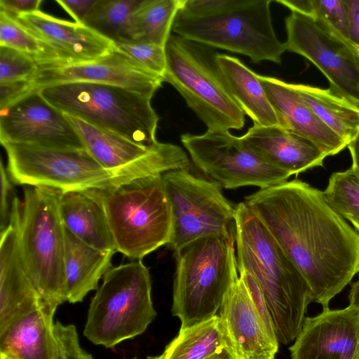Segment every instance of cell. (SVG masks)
<instances>
[{
	"label": "cell",
	"mask_w": 359,
	"mask_h": 359,
	"mask_svg": "<svg viewBox=\"0 0 359 359\" xmlns=\"http://www.w3.org/2000/svg\"><path fill=\"white\" fill-rule=\"evenodd\" d=\"M241 138L262 158L290 175L323 166L327 157L312 141L279 126L254 125Z\"/></svg>",
	"instance_id": "21"
},
{
	"label": "cell",
	"mask_w": 359,
	"mask_h": 359,
	"mask_svg": "<svg viewBox=\"0 0 359 359\" xmlns=\"http://www.w3.org/2000/svg\"><path fill=\"white\" fill-rule=\"evenodd\" d=\"M291 359H344L359 353V311L323 309L306 317L289 348Z\"/></svg>",
	"instance_id": "18"
},
{
	"label": "cell",
	"mask_w": 359,
	"mask_h": 359,
	"mask_svg": "<svg viewBox=\"0 0 359 359\" xmlns=\"http://www.w3.org/2000/svg\"><path fill=\"white\" fill-rule=\"evenodd\" d=\"M35 90L31 81L0 83V108H6Z\"/></svg>",
	"instance_id": "39"
},
{
	"label": "cell",
	"mask_w": 359,
	"mask_h": 359,
	"mask_svg": "<svg viewBox=\"0 0 359 359\" xmlns=\"http://www.w3.org/2000/svg\"><path fill=\"white\" fill-rule=\"evenodd\" d=\"M175 257L171 311L184 328L217 315L239 278L234 231L198 239Z\"/></svg>",
	"instance_id": "4"
},
{
	"label": "cell",
	"mask_w": 359,
	"mask_h": 359,
	"mask_svg": "<svg viewBox=\"0 0 359 359\" xmlns=\"http://www.w3.org/2000/svg\"><path fill=\"white\" fill-rule=\"evenodd\" d=\"M163 82L171 84L208 130H240L245 114L218 69L212 48L171 34L165 44Z\"/></svg>",
	"instance_id": "8"
},
{
	"label": "cell",
	"mask_w": 359,
	"mask_h": 359,
	"mask_svg": "<svg viewBox=\"0 0 359 359\" xmlns=\"http://www.w3.org/2000/svg\"><path fill=\"white\" fill-rule=\"evenodd\" d=\"M59 212L64 226L81 241L117 252L104 208L88 191H62Z\"/></svg>",
	"instance_id": "24"
},
{
	"label": "cell",
	"mask_w": 359,
	"mask_h": 359,
	"mask_svg": "<svg viewBox=\"0 0 359 359\" xmlns=\"http://www.w3.org/2000/svg\"><path fill=\"white\" fill-rule=\"evenodd\" d=\"M0 332L41 300L21 264L15 231L0 233ZM46 301V300H45Z\"/></svg>",
	"instance_id": "23"
},
{
	"label": "cell",
	"mask_w": 359,
	"mask_h": 359,
	"mask_svg": "<svg viewBox=\"0 0 359 359\" xmlns=\"http://www.w3.org/2000/svg\"><path fill=\"white\" fill-rule=\"evenodd\" d=\"M1 359H13V358L1 354Z\"/></svg>",
	"instance_id": "50"
},
{
	"label": "cell",
	"mask_w": 359,
	"mask_h": 359,
	"mask_svg": "<svg viewBox=\"0 0 359 359\" xmlns=\"http://www.w3.org/2000/svg\"><path fill=\"white\" fill-rule=\"evenodd\" d=\"M161 179L172 217L167 246L174 255L198 239L233 233L236 206L223 195L219 184L194 175L189 168L167 171Z\"/></svg>",
	"instance_id": "10"
},
{
	"label": "cell",
	"mask_w": 359,
	"mask_h": 359,
	"mask_svg": "<svg viewBox=\"0 0 359 359\" xmlns=\"http://www.w3.org/2000/svg\"><path fill=\"white\" fill-rule=\"evenodd\" d=\"M347 147L350 151L352 160L351 168L359 179V133L348 144Z\"/></svg>",
	"instance_id": "44"
},
{
	"label": "cell",
	"mask_w": 359,
	"mask_h": 359,
	"mask_svg": "<svg viewBox=\"0 0 359 359\" xmlns=\"http://www.w3.org/2000/svg\"><path fill=\"white\" fill-rule=\"evenodd\" d=\"M183 0H142L133 13L128 38L165 46Z\"/></svg>",
	"instance_id": "29"
},
{
	"label": "cell",
	"mask_w": 359,
	"mask_h": 359,
	"mask_svg": "<svg viewBox=\"0 0 359 359\" xmlns=\"http://www.w3.org/2000/svg\"><path fill=\"white\" fill-rule=\"evenodd\" d=\"M212 359H229V358L227 357L226 353H224L222 354H220L219 355H217V356L212 358Z\"/></svg>",
	"instance_id": "47"
},
{
	"label": "cell",
	"mask_w": 359,
	"mask_h": 359,
	"mask_svg": "<svg viewBox=\"0 0 359 359\" xmlns=\"http://www.w3.org/2000/svg\"><path fill=\"white\" fill-rule=\"evenodd\" d=\"M7 172L13 183L82 191L114 186L111 175L86 150L6 143Z\"/></svg>",
	"instance_id": "11"
},
{
	"label": "cell",
	"mask_w": 359,
	"mask_h": 359,
	"mask_svg": "<svg viewBox=\"0 0 359 359\" xmlns=\"http://www.w3.org/2000/svg\"><path fill=\"white\" fill-rule=\"evenodd\" d=\"M349 13L348 42L359 53V0H344Z\"/></svg>",
	"instance_id": "42"
},
{
	"label": "cell",
	"mask_w": 359,
	"mask_h": 359,
	"mask_svg": "<svg viewBox=\"0 0 359 359\" xmlns=\"http://www.w3.org/2000/svg\"><path fill=\"white\" fill-rule=\"evenodd\" d=\"M58 305L41 300L0 332V354L13 359H53V316Z\"/></svg>",
	"instance_id": "22"
},
{
	"label": "cell",
	"mask_w": 359,
	"mask_h": 359,
	"mask_svg": "<svg viewBox=\"0 0 359 359\" xmlns=\"http://www.w3.org/2000/svg\"><path fill=\"white\" fill-rule=\"evenodd\" d=\"M116 252L94 248L65 227V276L66 298L81 302L87 294L98 289L100 278L111 268Z\"/></svg>",
	"instance_id": "25"
},
{
	"label": "cell",
	"mask_w": 359,
	"mask_h": 359,
	"mask_svg": "<svg viewBox=\"0 0 359 359\" xmlns=\"http://www.w3.org/2000/svg\"><path fill=\"white\" fill-rule=\"evenodd\" d=\"M31 82L35 90L62 83H93L123 87L152 97L163 80L115 48L92 60L39 67Z\"/></svg>",
	"instance_id": "16"
},
{
	"label": "cell",
	"mask_w": 359,
	"mask_h": 359,
	"mask_svg": "<svg viewBox=\"0 0 359 359\" xmlns=\"http://www.w3.org/2000/svg\"><path fill=\"white\" fill-rule=\"evenodd\" d=\"M54 348L53 359H94L83 350L79 341L76 327L57 321L53 325Z\"/></svg>",
	"instance_id": "36"
},
{
	"label": "cell",
	"mask_w": 359,
	"mask_h": 359,
	"mask_svg": "<svg viewBox=\"0 0 359 359\" xmlns=\"http://www.w3.org/2000/svg\"><path fill=\"white\" fill-rule=\"evenodd\" d=\"M162 354L161 355H156V356H148L147 359H162ZM133 359H137V358H134Z\"/></svg>",
	"instance_id": "48"
},
{
	"label": "cell",
	"mask_w": 359,
	"mask_h": 359,
	"mask_svg": "<svg viewBox=\"0 0 359 359\" xmlns=\"http://www.w3.org/2000/svg\"><path fill=\"white\" fill-rule=\"evenodd\" d=\"M0 142L86 150L65 116L34 90L0 111Z\"/></svg>",
	"instance_id": "15"
},
{
	"label": "cell",
	"mask_w": 359,
	"mask_h": 359,
	"mask_svg": "<svg viewBox=\"0 0 359 359\" xmlns=\"http://www.w3.org/2000/svg\"><path fill=\"white\" fill-rule=\"evenodd\" d=\"M86 191L102 203L117 252L142 260L169 243L172 211L161 175Z\"/></svg>",
	"instance_id": "5"
},
{
	"label": "cell",
	"mask_w": 359,
	"mask_h": 359,
	"mask_svg": "<svg viewBox=\"0 0 359 359\" xmlns=\"http://www.w3.org/2000/svg\"><path fill=\"white\" fill-rule=\"evenodd\" d=\"M344 359H359V353L353 356L346 357Z\"/></svg>",
	"instance_id": "49"
},
{
	"label": "cell",
	"mask_w": 359,
	"mask_h": 359,
	"mask_svg": "<svg viewBox=\"0 0 359 359\" xmlns=\"http://www.w3.org/2000/svg\"><path fill=\"white\" fill-rule=\"evenodd\" d=\"M142 0H97L83 24L114 43L128 38L132 15Z\"/></svg>",
	"instance_id": "31"
},
{
	"label": "cell",
	"mask_w": 359,
	"mask_h": 359,
	"mask_svg": "<svg viewBox=\"0 0 359 359\" xmlns=\"http://www.w3.org/2000/svg\"><path fill=\"white\" fill-rule=\"evenodd\" d=\"M64 115L85 149L111 175L114 186L189 168L186 152L177 145L157 142L149 147L143 146L76 117Z\"/></svg>",
	"instance_id": "13"
},
{
	"label": "cell",
	"mask_w": 359,
	"mask_h": 359,
	"mask_svg": "<svg viewBox=\"0 0 359 359\" xmlns=\"http://www.w3.org/2000/svg\"><path fill=\"white\" fill-rule=\"evenodd\" d=\"M1 198H0V233L10 224L13 200V182L9 177L2 161L0 163Z\"/></svg>",
	"instance_id": "37"
},
{
	"label": "cell",
	"mask_w": 359,
	"mask_h": 359,
	"mask_svg": "<svg viewBox=\"0 0 359 359\" xmlns=\"http://www.w3.org/2000/svg\"><path fill=\"white\" fill-rule=\"evenodd\" d=\"M224 353L229 359H275L279 342L268 329L239 276L219 310Z\"/></svg>",
	"instance_id": "17"
},
{
	"label": "cell",
	"mask_w": 359,
	"mask_h": 359,
	"mask_svg": "<svg viewBox=\"0 0 359 359\" xmlns=\"http://www.w3.org/2000/svg\"><path fill=\"white\" fill-rule=\"evenodd\" d=\"M234 236L238 270L257 281L272 317L277 339L288 344L299 333L313 302L305 278L267 228L245 204L236 205Z\"/></svg>",
	"instance_id": "2"
},
{
	"label": "cell",
	"mask_w": 359,
	"mask_h": 359,
	"mask_svg": "<svg viewBox=\"0 0 359 359\" xmlns=\"http://www.w3.org/2000/svg\"><path fill=\"white\" fill-rule=\"evenodd\" d=\"M316 19L348 41L349 13L344 0H313Z\"/></svg>",
	"instance_id": "35"
},
{
	"label": "cell",
	"mask_w": 359,
	"mask_h": 359,
	"mask_svg": "<svg viewBox=\"0 0 359 359\" xmlns=\"http://www.w3.org/2000/svg\"><path fill=\"white\" fill-rule=\"evenodd\" d=\"M224 353L218 315L180 328L165 347L162 359H212Z\"/></svg>",
	"instance_id": "28"
},
{
	"label": "cell",
	"mask_w": 359,
	"mask_h": 359,
	"mask_svg": "<svg viewBox=\"0 0 359 359\" xmlns=\"http://www.w3.org/2000/svg\"><path fill=\"white\" fill-rule=\"evenodd\" d=\"M39 65L28 55L0 46V83L32 81Z\"/></svg>",
	"instance_id": "34"
},
{
	"label": "cell",
	"mask_w": 359,
	"mask_h": 359,
	"mask_svg": "<svg viewBox=\"0 0 359 359\" xmlns=\"http://www.w3.org/2000/svg\"><path fill=\"white\" fill-rule=\"evenodd\" d=\"M304 102L347 144L359 133V101L331 88L290 83Z\"/></svg>",
	"instance_id": "27"
},
{
	"label": "cell",
	"mask_w": 359,
	"mask_h": 359,
	"mask_svg": "<svg viewBox=\"0 0 359 359\" xmlns=\"http://www.w3.org/2000/svg\"><path fill=\"white\" fill-rule=\"evenodd\" d=\"M276 1L288 8L292 12L316 19L313 0H276Z\"/></svg>",
	"instance_id": "43"
},
{
	"label": "cell",
	"mask_w": 359,
	"mask_h": 359,
	"mask_svg": "<svg viewBox=\"0 0 359 359\" xmlns=\"http://www.w3.org/2000/svg\"><path fill=\"white\" fill-rule=\"evenodd\" d=\"M39 94L64 114L149 147L158 141V116L151 97L109 84L68 83L41 88Z\"/></svg>",
	"instance_id": "6"
},
{
	"label": "cell",
	"mask_w": 359,
	"mask_h": 359,
	"mask_svg": "<svg viewBox=\"0 0 359 359\" xmlns=\"http://www.w3.org/2000/svg\"><path fill=\"white\" fill-rule=\"evenodd\" d=\"M0 46L11 48L28 55L36 61L39 67L73 62L1 10Z\"/></svg>",
	"instance_id": "30"
},
{
	"label": "cell",
	"mask_w": 359,
	"mask_h": 359,
	"mask_svg": "<svg viewBox=\"0 0 359 359\" xmlns=\"http://www.w3.org/2000/svg\"><path fill=\"white\" fill-rule=\"evenodd\" d=\"M41 3L42 0H0V10L15 17L39 11Z\"/></svg>",
	"instance_id": "40"
},
{
	"label": "cell",
	"mask_w": 359,
	"mask_h": 359,
	"mask_svg": "<svg viewBox=\"0 0 359 359\" xmlns=\"http://www.w3.org/2000/svg\"><path fill=\"white\" fill-rule=\"evenodd\" d=\"M348 300V306L359 311V278L351 285Z\"/></svg>",
	"instance_id": "45"
},
{
	"label": "cell",
	"mask_w": 359,
	"mask_h": 359,
	"mask_svg": "<svg viewBox=\"0 0 359 359\" xmlns=\"http://www.w3.org/2000/svg\"><path fill=\"white\" fill-rule=\"evenodd\" d=\"M114 45L143 69L163 79L166 69L164 46L130 38L118 39Z\"/></svg>",
	"instance_id": "33"
},
{
	"label": "cell",
	"mask_w": 359,
	"mask_h": 359,
	"mask_svg": "<svg viewBox=\"0 0 359 359\" xmlns=\"http://www.w3.org/2000/svg\"><path fill=\"white\" fill-rule=\"evenodd\" d=\"M307 282L313 302L330 300L359 272V234L327 202L323 191L298 179L245 196Z\"/></svg>",
	"instance_id": "1"
},
{
	"label": "cell",
	"mask_w": 359,
	"mask_h": 359,
	"mask_svg": "<svg viewBox=\"0 0 359 359\" xmlns=\"http://www.w3.org/2000/svg\"><path fill=\"white\" fill-rule=\"evenodd\" d=\"M352 47V50H353V54H354V56H355V61H356V63H357V65L358 67V69H359V53H358L353 48V46H351Z\"/></svg>",
	"instance_id": "46"
},
{
	"label": "cell",
	"mask_w": 359,
	"mask_h": 359,
	"mask_svg": "<svg viewBox=\"0 0 359 359\" xmlns=\"http://www.w3.org/2000/svg\"><path fill=\"white\" fill-rule=\"evenodd\" d=\"M13 18L73 62L97 59L115 49L112 41L86 25L61 20L40 10Z\"/></svg>",
	"instance_id": "19"
},
{
	"label": "cell",
	"mask_w": 359,
	"mask_h": 359,
	"mask_svg": "<svg viewBox=\"0 0 359 359\" xmlns=\"http://www.w3.org/2000/svg\"><path fill=\"white\" fill-rule=\"evenodd\" d=\"M323 195L329 205L359 234V179L351 168L333 172Z\"/></svg>",
	"instance_id": "32"
},
{
	"label": "cell",
	"mask_w": 359,
	"mask_h": 359,
	"mask_svg": "<svg viewBox=\"0 0 359 359\" xmlns=\"http://www.w3.org/2000/svg\"><path fill=\"white\" fill-rule=\"evenodd\" d=\"M257 76L280 127L312 141L327 156L336 155L347 147L348 144L317 116L289 83L274 77Z\"/></svg>",
	"instance_id": "20"
},
{
	"label": "cell",
	"mask_w": 359,
	"mask_h": 359,
	"mask_svg": "<svg viewBox=\"0 0 359 359\" xmlns=\"http://www.w3.org/2000/svg\"><path fill=\"white\" fill-rule=\"evenodd\" d=\"M180 140L194 165L209 180L224 189L244 186L267 188L287 181V172L270 164L241 137L229 130L184 133Z\"/></svg>",
	"instance_id": "12"
},
{
	"label": "cell",
	"mask_w": 359,
	"mask_h": 359,
	"mask_svg": "<svg viewBox=\"0 0 359 359\" xmlns=\"http://www.w3.org/2000/svg\"><path fill=\"white\" fill-rule=\"evenodd\" d=\"M156 312L148 268L141 260L111 267L103 276L89 306L84 336L112 348L142 334Z\"/></svg>",
	"instance_id": "9"
},
{
	"label": "cell",
	"mask_w": 359,
	"mask_h": 359,
	"mask_svg": "<svg viewBox=\"0 0 359 359\" xmlns=\"http://www.w3.org/2000/svg\"><path fill=\"white\" fill-rule=\"evenodd\" d=\"M216 63L233 100L255 126H279L277 114L258 78L237 57L217 53Z\"/></svg>",
	"instance_id": "26"
},
{
	"label": "cell",
	"mask_w": 359,
	"mask_h": 359,
	"mask_svg": "<svg viewBox=\"0 0 359 359\" xmlns=\"http://www.w3.org/2000/svg\"><path fill=\"white\" fill-rule=\"evenodd\" d=\"M285 22L287 50L315 65L330 88L359 101V69L349 42L318 19L291 12Z\"/></svg>",
	"instance_id": "14"
},
{
	"label": "cell",
	"mask_w": 359,
	"mask_h": 359,
	"mask_svg": "<svg viewBox=\"0 0 359 359\" xmlns=\"http://www.w3.org/2000/svg\"><path fill=\"white\" fill-rule=\"evenodd\" d=\"M271 0H227L217 12L189 16L177 12L172 32L189 41L240 53L257 63H281L287 50L274 31Z\"/></svg>",
	"instance_id": "7"
},
{
	"label": "cell",
	"mask_w": 359,
	"mask_h": 359,
	"mask_svg": "<svg viewBox=\"0 0 359 359\" xmlns=\"http://www.w3.org/2000/svg\"><path fill=\"white\" fill-rule=\"evenodd\" d=\"M61 193L47 187L25 186L22 200L18 196L13 200L10 221L26 274L41 299L58 306L67 301Z\"/></svg>",
	"instance_id": "3"
},
{
	"label": "cell",
	"mask_w": 359,
	"mask_h": 359,
	"mask_svg": "<svg viewBox=\"0 0 359 359\" xmlns=\"http://www.w3.org/2000/svg\"><path fill=\"white\" fill-rule=\"evenodd\" d=\"M239 276L244 281L250 297L258 311L263 318L269 330L276 334L274 325L270 311L266 304L264 294L255 278L248 271L238 270Z\"/></svg>",
	"instance_id": "38"
},
{
	"label": "cell",
	"mask_w": 359,
	"mask_h": 359,
	"mask_svg": "<svg viewBox=\"0 0 359 359\" xmlns=\"http://www.w3.org/2000/svg\"><path fill=\"white\" fill-rule=\"evenodd\" d=\"M97 0L64 1L57 0L56 2L77 23L83 24L86 18L96 3Z\"/></svg>",
	"instance_id": "41"
}]
</instances>
